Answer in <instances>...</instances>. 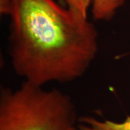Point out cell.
<instances>
[{"instance_id":"6da1fadb","label":"cell","mask_w":130,"mask_h":130,"mask_svg":"<svg viewBox=\"0 0 130 130\" xmlns=\"http://www.w3.org/2000/svg\"><path fill=\"white\" fill-rule=\"evenodd\" d=\"M8 54L14 73L43 86L81 78L97 56L95 25L56 0H12Z\"/></svg>"},{"instance_id":"7a4b0ae2","label":"cell","mask_w":130,"mask_h":130,"mask_svg":"<svg viewBox=\"0 0 130 130\" xmlns=\"http://www.w3.org/2000/svg\"><path fill=\"white\" fill-rule=\"evenodd\" d=\"M79 117L70 95L24 81L0 93V130H78Z\"/></svg>"},{"instance_id":"3957f363","label":"cell","mask_w":130,"mask_h":130,"mask_svg":"<svg viewBox=\"0 0 130 130\" xmlns=\"http://www.w3.org/2000/svg\"><path fill=\"white\" fill-rule=\"evenodd\" d=\"M78 130H130V116L116 121L93 116L79 117Z\"/></svg>"},{"instance_id":"277c9868","label":"cell","mask_w":130,"mask_h":130,"mask_svg":"<svg viewBox=\"0 0 130 130\" xmlns=\"http://www.w3.org/2000/svg\"><path fill=\"white\" fill-rule=\"evenodd\" d=\"M125 0H93L92 14L95 20L109 21L116 11L124 4Z\"/></svg>"},{"instance_id":"5b68a950","label":"cell","mask_w":130,"mask_h":130,"mask_svg":"<svg viewBox=\"0 0 130 130\" xmlns=\"http://www.w3.org/2000/svg\"><path fill=\"white\" fill-rule=\"evenodd\" d=\"M67 7L74 9L85 17H88L89 7L93 4V0H64Z\"/></svg>"},{"instance_id":"8992f818","label":"cell","mask_w":130,"mask_h":130,"mask_svg":"<svg viewBox=\"0 0 130 130\" xmlns=\"http://www.w3.org/2000/svg\"><path fill=\"white\" fill-rule=\"evenodd\" d=\"M12 0H0V13L4 15H9L11 11Z\"/></svg>"}]
</instances>
